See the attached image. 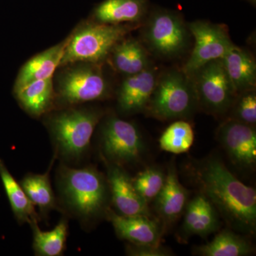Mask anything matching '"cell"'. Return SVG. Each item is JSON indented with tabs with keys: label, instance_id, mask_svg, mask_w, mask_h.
<instances>
[{
	"label": "cell",
	"instance_id": "obj_1",
	"mask_svg": "<svg viewBox=\"0 0 256 256\" xmlns=\"http://www.w3.org/2000/svg\"><path fill=\"white\" fill-rule=\"evenodd\" d=\"M202 193L236 232L254 235L256 230V192L240 182L218 158L204 162L196 171Z\"/></svg>",
	"mask_w": 256,
	"mask_h": 256
},
{
	"label": "cell",
	"instance_id": "obj_2",
	"mask_svg": "<svg viewBox=\"0 0 256 256\" xmlns=\"http://www.w3.org/2000/svg\"><path fill=\"white\" fill-rule=\"evenodd\" d=\"M198 106L190 77L182 70H170L158 76L146 110L161 120L190 117Z\"/></svg>",
	"mask_w": 256,
	"mask_h": 256
},
{
	"label": "cell",
	"instance_id": "obj_3",
	"mask_svg": "<svg viewBox=\"0 0 256 256\" xmlns=\"http://www.w3.org/2000/svg\"><path fill=\"white\" fill-rule=\"evenodd\" d=\"M60 186L64 200L78 215L92 218L107 210V184L102 175L94 168L60 171Z\"/></svg>",
	"mask_w": 256,
	"mask_h": 256
},
{
	"label": "cell",
	"instance_id": "obj_4",
	"mask_svg": "<svg viewBox=\"0 0 256 256\" xmlns=\"http://www.w3.org/2000/svg\"><path fill=\"white\" fill-rule=\"evenodd\" d=\"M132 30L128 25L94 24L79 30L67 41L60 65L100 62Z\"/></svg>",
	"mask_w": 256,
	"mask_h": 256
},
{
	"label": "cell",
	"instance_id": "obj_5",
	"mask_svg": "<svg viewBox=\"0 0 256 256\" xmlns=\"http://www.w3.org/2000/svg\"><path fill=\"white\" fill-rule=\"evenodd\" d=\"M144 21L142 38L154 54L171 58L188 46L190 31L178 12L156 8L150 10Z\"/></svg>",
	"mask_w": 256,
	"mask_h": 256
},
{
	"label": "cell",
	"instance_id": "obj_6",
	"mask_svg": "<svg viewBox=\"0 0 256 256\" xmlns=\"http://www.w3.org/2000/svg\"><path fill=\"white\" fill-rule=\"evenodd\" d=\"M100 117L98 111L88 110H70L56 116L50 128L60 153L72 159L84 154Z\"/></svg>",
	"mask_w": 256,
	"mask_h": 256
},
{
	"label": "cell",
	"instance_id": "obj_7",
	"mask_svg": "<svg viewBox=\"0 0 256 256\" xmlns=\"http://www.w3.org/2000/svg\"><path fill=\"white\" fill-rule=\"evenodd\" d=\"M198 105L214 114H222L230 109L237 94L228 78L223 60H212L190 76Z\"/></svg>",
	"mask_w": 256,
	"mask_h": 256
},
{
	"label": "cell",
	"instance_id": "obj_8",
	"mask_svg": "<svg viewBox=\"0 0 256 256\" xmlns=\"http://www.w3.org/2000/svg\"><path fill=\"white\" fill-rule=\"evenodd\" d=\"M188 28L195 44L182 69L186 75H191L208 62L222 60L234 45L224 25L198 20L190 23Z\"/></svg>",
	"mask_w": 256,
	"mask_h": 256
},
{
	"label": "cell",
	"instance_id": "obj_9",
	"mask_svg": "<svg viewBox=\"0 0 256 256\" xmlns=\"http://www.w3.org/2000/svg\"><path fill=\"white\" fill-rule=\"evenodd\" d=\"M102 148L106 158L119 165L136 162L146 150L138 128L116 117L107 120L102 126Z\"/></svg>",
	"mask_w": 256,
	"mask_h": 256
},
{
	"label": "cell",
	"instance_id": "obj_10",
	"mask_svg": "<svg viewBox=\"0 0 256 256\" xmlns=\"http://www.w3.org/2000/svg\"><path fill=\"white\" fill-rule=\"evenodd\" d=\"M217 137L236 166L252 168L256 162L255 126L230 118L220 124Z\"/></svg>",
	"mask_w": 256,
	"mask_h": 256
},
{
	"label": "cell",
	"instance_id": "obj_11",
	"mask_svg": "<svg viewBox=\"0 0 256 256\" xmlns=\"http://www.w3.org/2000/svg\"><path fill=\"white\" fill-rule=\"evenodd\" d=\"M109 86L102 73L92 67L72 69L60 82V95L68 104L100 100L108 94Z\"/></svg>",
	"mask_w": 256,
	"mask_h": 256
},
{
	"label": "cell",
	"instance_id": "obj_12",
	"mask_svg": "<svg viewBox=\"0 0 256 256\" xmlns=\"http://www.w3.org/2000/svg\"><path fill=\"white\" fill-rule=\"evenodd\" d=\"M108 183L112 203L120 214L152 216L148 204L138 194L132 178L121 165L114 162L108 165Z\"/></svg>",
	"mask_w": 256,
	"mask_h": 256
},
{
	"label": "cell",
	"instance_id": "obj_13",
	"mask_svg": "<svg viewBox=\"0 0 256 256\" xmlns=\"http://www.w3.org/2000/svg\"><path fill=\"white\" fill-rule=\"evenodd\" d=\"M158 78L156 69L151 65L140 73L128 76L119 90L118 100L120 110L127 114L146 110Z\"/></svg>",
	"mask_w": 256,
	"mask_h": 256
},
{
	"label": "cell",
	"instance_id": "obj_14",
	"mask_svg": "<svg viewBox=\"0 0 256 256\" xmlns=\"http://www.w3.org/2000/svg\"><path fill=\"white\" fill-rule=\"evenodd\" d=\"M106 214L120 238L133 244H160L161 229L150 216H124L108 208Z\"/></svg>",
	"mask_w": 256,
	"mask_h": 256
},
{
	"label": "cell",
	"instance_id": "obj_15",
	"mask_svg": "<svg viewBox=\"0 0 256 256\" xmlns=\"http://www.w3.org/2000/svg\"><path fill=\"white\" fill-rule=\"evenodd\" d=\"M182 226L184 239L192 236H207L220 226V214L206 196L201 193L188 202Z\"/></svg>",
	"mask_w": 256,
	"mask_h": 256
},
{
	"label": "cell",
	"instance_id": "obj_16",
	"mask_svg": "<svg viewBox=\"0 0 256 256\" xmlns=\"http://www.w3.org/2000/svg\"><path fill=\"white\" fill-rule=\"evenodd\" d=\"M188 192L178 180L174 163L168 168L165 183L156 198V210L166 226L174 223L185 210Z\"/></svg>",
	"mask_w": 256,
	"mask_h": 256
},
{
	"label": "cell",
	"instance_id": "obj_17",
	"mask_svg": "<svg viewBox=\"0 0 256 256\" xmlns=\"http://www.w3.org/2000/svg\"><path fill=\"white\" fill-rule=\"evenodd\" d=\"M150 10L149 0H104L94 12L99 23L120 24L144 20Z\"/></svg>",
	"mask_w": 256,
	"mask_h": 256
},
{
	"label": "cell",
	"instance_id": "obj_18",
	"mask_svg": "<svg viewBox=\"0 0 256 256\" xmlns=\"http://www.w3.org/2000/svg\"><path fill=\"white\" fill-rule=\"evenodd\" d=\"M222 60L237 95L255 89L256 64L248 50L234 44Z\"/></svg>",
	"mask_w": 256,
	"mask_h": 256
},
{
	"label": "cell",
	"instance_id": "obj_19",
	"mask_svg": "<svg viewBox=\"0 0 256 256\" xmlns=\"http://www.w3.org/2000/svg\"><path fill=\"white\" fill-rule=\"evenodd\" d=\"M67 41L42 52L30 58L18 74L14 90L34 80L50 78L60 65Z\"/></svg>",
	"mask_w": 256,
	"mask_h": 256
},
{
	"label": "cell",
	"instance_id": "obj_20",
	"mask_svg": "<svg viewBox=\"0 0 256 256\" xmlns=\"http://www.w3.org/2000/svg\"><path fill=\"white\" fill-rule=\"evenodd\" d=\"M111 52L114 67L126 75L140 73L150 66L146 48L137 40L119 42L114 45Z\"/></svg>",
	"mask_w": 256,
	"mask_h": 256
},
{
	"label": "cell",
	"instance_id": "obj_21",
	"mask_svg": "<svg viewBox=\"0 0 256 256\" xmlns=\"http://www.w3.org/2000/svg\"><path fill=\"white\" fill-rule=\"evenodd\" d=\"M254 249L246 238L225 229L212 242L196 247V254L202 256H244L252 254Z\"/></svg>",
	"mask_w": 256,
	"mask_h": 256
},
{
	"label": "cell",
	"instance_id": "obj_22",
	"mask_svg": "<svg viewBox=\"0 0 256 256\" xmlns=\"http://www.w3.org/2000/svg\"><path fill=\"white\" fill-rule=\"evenodd\" d=\"M14 92L18 102L28 114L41 116L48 108L53 98L52 77L30 82Z\"/></svg>",
	"mask_w": 256,
	"mask_h": 256
},
{
	"label": "cell",
	"instance_id": "obj_23",
	"mask_svg": "<svg viewBox=\"0 0 256 256\" xmlns=\"http://www.w3.org/2000/svg\"><path fill=\"white\" fill-rule=\"evenodd\" d=\"M0 178L8 195L12 210L20 222H30L37 220L34 205L30 201L22 186L18 184L0 159Z\"/></svg>",
	"mask_w": 256,
	"mask_h": 256
},
{
	"label": "cell",
	"instance_id": "obj_24",
	"mask_svg": "<svg viewBox=\"0 0 256 256\" xmlns=\"http://www.w3.org/2000/svg\"><path fill=\"white\" fill-rule=\"evenodd\" d=\"M34 233V249L37 255L58 256L62 255L66 242L68 226L66 220H62L50 232H42L37 224V220L30 222Z\"/></svg>",
	"mask_w": 256,
	"mask_h": 256
},
{
	"label": "cell",
	"instance_id": "obj_25",
	"mask_svg": "<svg viewBox=\"0 0 256 256\" xmlns=\"http://www.w3.org/2000/svg\"><path fill=\"white\" fill-rule=\"evenodd\" d=\"M194 140V133L191 124L178 120L166 128L160 138V146L162 150L182 154L191 148Z\"/></svg>",
	"mask_w": 256,
	"mask_h": 256
},
{
	"label": "cell",
	"instance_id": "obj_26",
	"mask_svg": "<svg viewBox=\"0 0 256 256\" xmlns=\"http://www.w3.org/2000/svg\"><path fill=\"white\" fill-rule=\"evenodd\" d=\"M50 170L44 174H28L21 183L30 201L38 206L42 212H46L55 205V197L50 184Z\"/></svg>",
	"mask_w": 256,
	"mask_h": 256
},
{
	"label": "cell",
	"instance_id": "obj_27",
	"mask_svg": "<svg viewBox=\"0 0 256 256\" xmlns=\"http://www.w3.org/2000/svg\"><path fill=\"white\" fill-rule=\"evenodd\" d=\"M166 174L158 168H149L132 178L133 184L143 200L149 204L156 200L162 190Z\"/></svg>",
	"mask_w": 256,
	"mask_h": 256
},
{
	"label": "cell",
	"instance_id": "obj_28",
	"mask_svg": "<svg viewBox=\"0 0 256 256\" xmlns=\"http://www.w3.org/2000/svg\"><path fill=\"white\" fill-rule=\"evenodd\" d=\"M232 117L239 122L255 126L256 124V94L255 89L240 92L232 104Z\"/></svg>",
	"mask_w": 256,
	"mask_h": 256
},
{
	"label": "cell",
	"instance_id": "obj_29",
	"mask_svg": "<svg viewBox=\"0 0 256 256\" xmlns=\"http://www.w3.org/2000/svg\"><path fill=\"white\" fill-rule=\"evenodd\" d=\"M172 252L160 244H133L128 246V254L134 256H168Z\"/></svg>",
	"mask_w": 256,
	"mask_h": 256
},
{
	"label": "cell",
	"instance_id": "obj_30",
	"mask_svg": "<svg viewBox=\"0 0 256 256\" xmlns=\"http://www.w3.org/2000/svg\"><path fill=\"white\" fill-rule=\"evenodd\" d=\"M244 1L250 3L252 6H256V0H244Z\"/></svg>",
	"mask_w": 256,
	"mask_h": 256
}]
</instances>
